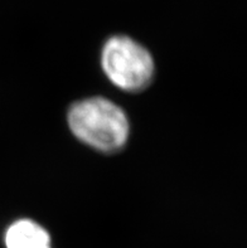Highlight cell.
<instances>
[{
    "label": "cell",
    "mask_w": 247,
    "mask_h": 248,
    "mask_svg": "<svg viewBox=\"0 0 247 248\" xmlns=\"http://www.w3.org/2000/svg\"><path fill=\"white\" fill-rule=\"evenodd\" d=\"M68 125L77 139L101 151H116L126 144L129 120L117 105L102 97L80 101L71 107Z\"/></svg>",
    "instance_id": "6da1fadb"
},
{
    "label": "cell",
    "mask_w": 247,
    "mask_h": 248,
    "mask_svg": "<svg viewBox=\"0 0 247 248\" xmlns=\"http://www.w3.org/2000/svg\"><path fill=\"white\" fill-rule=\"evenodd\" d=\"M101 64L114 85L125 91H140L150 83L154 75L151 54L132 38H110L103 46Z\"/></svg>",
    "instance_id": "7a4b0ae2"
},
{
    "label": "cell",
    "mask_w": 247,
    "mask_h": 248,
    "mask_svg": "<svg viewBox=\"0 0 247 248\" xmlns=\"http://www.w3.org/2000/svg\"><path fill=\"white\" fill-rule=\"evenodd\" d=\"M4 243L6 248H52L47 230L31 219H19L10 224Z\"/></svg>",
    "instance_id": "3957f363"
}]
</instances>
